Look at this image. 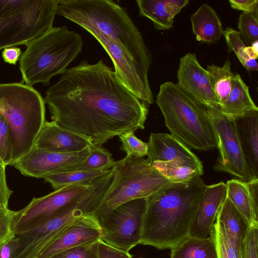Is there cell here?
<instances>
[{
  "instance_id": "1",
  "label": "cell",
  "mask_w": 258,
  "mask_h": 258,
  "mask_svg": "<svg viewBox=\"0 0 258 258\" xmlns=\"http://www.w3.org/2000/svg\"><path fill=\"white\" fill-rule=\"evenodd\" d=\"M52 121L101 146L128 131L145 128L147 105L102 60H82L67 69L44 98Z\"/></svg>"
},
{
  "instance_id": "2",
  "label": "cell",
  "mask_w": 258,
  "mask_h": 258,
  "mask_svg": "<svg viewBox=\"0 0 258 258\" xmlns=\"http://www.w3.org/2000/svg\"><path fill=\"white\" fill-rule=\"evenodd\" d=\"M206 185L200 177L171 183L146 198L140 244L171 249L189 236Z\"/></svg>"
},
{
  "instance_id": "3",
  "label": "cell",
  "mask_w": 258,
  "mask_h": 258,
  "mask_svg": "<svg viewBox=\"0 0 258 258\" xmlns=\"http://www.w3.org/2000/svg\"><path fill=\"white\" fill-rule=\"evenodd\" d=\"M56 15L117 43L136 60L150 69V53L126 11L112 0L59 1Z\"/></svg>"
},
{
  "instance_id": "4",
  "label": "cell",
  "mask_w": 258,
  "mask_h": 258,
  "mask_svg": "<svg viewBox=\"0 0 258 258\" xmlns=\"http://www.w3.org/2000/svg\"><path fill=\"white\" fill-rule=\"evenodd\" d=\"M170 135L189 149H218L214 127L206 107L183 91L177 84H162L156 96Z\"/></svg>"
},
{
  "instance_id": "5",
  "label": "cell",
  "mask_w": 258,
  "mask_h": 258,
  "mask_svg": "<svg viewBox=\"0 0 258 258\" xmlns=\"http://www.w3.org/2000/svg\"><path fill=\"white\" fill-rule=\"evenodd\" d=\"M81 36L66 26L54 27L31 41L21 54L19 69L23 82L32 86L49 85L50 79L62 74L81 52Z\"/></svg>"
},
{
  "instance_id": "6",
  "label": "cell",
  "mask_w": 258,
  "mask_h": 258,
  "mask_svg": "<svg viewBox=\"0 0 258 258\" xmlns=\"http://www.w3.org/2000/svg\"><path fill=\"white\" fill-rule=\"evenodd\" d=\"M44 98L33 87L22 83L0 84V114L12 137L13 165L33 148L45 120Z\"/></svg>"
},
{
  "instance_id": "7",
  "label": "cell",
  "mask_w": 258,
  "mask_h": 258,
  "mask_svg": "<svg viewBox=\"0 0 258 258\" xmlns=\"http://www.w3.org/2000/svg\"><path fill=\"white\" fill-rule=\"evenodd\" d=\"M59 1L0 0V51L24 45L53 27Z\"/></svg>"
},
{
  "instance_id": "8",
  "label": "cell",
  "mask_w": 258,
  "mask_h": 258,
  "mask_svg": "<svg viewBox=\"0 0 258 258\" xmlns=\"http://www.w3.org/2000/svg\"><path fill=\"white\" fill-rule=\"evenodd\" d=\"M113 182L94 213L98 220L119 205L146 198L173 182L163 176L148 159L126 156L115 161Z\"/></svg>"
},
{
  "instance_id": "9",
  "label": "cell",
  "mask_w": 258,
  "mask_h": 258,
  "mask_svg": "<svg viewBox=\"0 0 258 258\" xmlns=\"http://www.w3.org/2000/svg\"><path fill=\"white\" fill-rule=\"evenodd\" d=\"M107 191L102 182H96L76 204L57 214L38 227L16 236L19 239V246L12 258H36L41 250L74 220L84 215H93Z\"/></svg>"
},
{
  "instance_id": "10",
  "label": "cell",
  "mask_w": 258,
  "mask_h": 258,
  "mask_svg": "<svg viewBox=\"0 0 258 258\" xmlns=\"http://www.w3.org/2000/svg\"><path fill=\"white\" fill-rule=\"evenodd\" d=\"M91 185H66L43 197L34 198L22 209L13 211V234L16 236L32 230L57 214L71 207L81 200Z\"/></svg>"
},
{
  "instance_id": "11",
  "label": "cell",
  "mask_w": 258,
  "mask_h": 258,
  "mask_svg": "<svg viewBox=\"0 0 258 258\" xmlns=\"http://www.w3.org/2000/svg\"><path fill=\"white\" fill-rule=\"evenodd\" d=\"M147 199L125 202L98 219L101 239L106 243L127 251L140 244Z\"/></svg>"
},
{
  "instance_id": "12",
  "label": "cell",
  "mask_w": 258,
  "mask_h": 258,
  "mask_svg": "<svg viewBox=\"0 0 258 258\" xmlns=\"http://www.w3.org/2000/svg\"><path fill=\"white\" fill-rule=\"evenodd\" d=\"M215 133L219 155L214 165L215 171L228 173L238 179H253L243 153L235 120L216 107H206Z\"/></svg>"
},
{
  "instance_id": "13",
  "label": "cell",
  "mask_w": 258,
  "mask_h": 258,
  "mask_svg": "<svg viewBox=\"0 0 258 258\" xmlns=\"http://www.w3.org/2000/svg\"><path fill=\"white\" fill-rule=\"evenodd\" d=\"M102 45L111 59L114 72L119 81L148 106L154 102L150 87V69L136 60L117 43L102 35L91 34Z\"/></svg>"
},
{
  "instance_id": "14",
  "label": "cell",
  "mask_w": 258,
  "mask_h": 258,
  "mask_svg": "<svg viewBox=\"0 0 258 258\" xmlns=\"http://www.w3.org/2000/svg\"><path fill=\"white\" fill-rule=\"evenodd\" d=\"M89 153V147L77 152L61 153L48 152L33 146L13 165L25 176L43 178L58 172L67 166L83 161Z\"/></svg>"
},
{
  "instance_id": "15",
  "label": "cell",
  "mask_w": 258,
  "mask_h": 258,
  "mask_svg": "<svg viewBox=\"0 0 258 258\" xmlns=\"http://www.w3.org/2000/svg\"><path fill=\"white\" fill-rule=\"evenodd\" d=\"M102 233L98 220L93 214L82 215L69 223L37 255L49 258L67 249L97 239Z\"/></svg>"
},
{
  "instance_id": "16",
  "label": "cell",
  "mask_w": 258,
  "mask_h": 258,
  "mask_svg": "<svg viewBox=\"0 0 258 258\" xmlns=\"http://www.w3.org/2000/svg\"><path fill=\"white\" fill-rule=\"evenodd\" d=\"M177 85L197 102L207 107H218L206 69L200 64L196 55L188 52L180 59Z\"/></svg>"
},
{
  "instance_id": "17",
  "label": "cell",
  "mask_w": 258,
  "mask_h": 258,
  "mask_svg": "<svg viewBox=\"0 0 258 258\" xmlns=\"http://www.w3.org/2000/svg\"><path fill=\"white\" fill-rule=\"evenodd\" d=\"M147 156L151 164L155 161H174L190 167L201 176L204 174L200 159L190 149L169 134L151 133Z\"/></svg>"
},
{
  "instance_id": "18",
  "label": "cell",
  "mask_w": 258,
  "mask_h": 258,
  "mask_svg": "<svg viewBox=\"0 0 258 258\" xmlns=\"http://www.w3.org/2000/svg\"><path fill=\"white\" fill-rule=\"evenodd\" d=\"M226 198V185L223 181L206 185L199 201L189 236L206 238L210 235L219 210Z\"/></svg>"
},
{
  "instance_id": "19",
  "label": "cell",
  "mask_w": 258,
  "mask_h": 258,
  "mask_svg": "<svg viewBox=\"0 0 258 258\" xmlns=\"http://www.w3.org/2000/svg\"><path fill=\"white\" fill-rule=\"evenodd\" d=\"M92 144L88 138L46 120L34 146L48 152L68 153L81 151Z\"/></svg>"
},
{
  "instance_id": "20",
  "label": "cell",
  "mask_w": 258,
  "mask_h": 258,
  "mask_svg": "<svg viewBox=\"0 0 258 258\" xmlns=\"http://www.w3.org/2000/svg\"><path fill=\"white\" fill-rule=\"evenodd\" d=\"M243 153L253 179H258V111L235 119Z\"/></svg>"
},
{
  "instance_id": "21",
  "label": "cell",
  "mask_w": 258,
  "mask_h": 258,
  "mask_svg": "<svg viewBox=\"0 0 258 258\" xmlns=\"http://www.w3.org/2000/svg\"><path fill=\"white\" fill-rule=\"evenodd\" d=\"M192 31L198 41L215 43L221 38L223 29L216 12L207 4L201 5L190 16Z\"/></svg>"
},
{
  "instance_id": "22",
  "label": "cell",
  "mask_w": 258,
  "mask_h": 258,
  "mask_svg": "<svg viewBox=\"0 0 258 258\" xmlns=\"http://www.w3.org/2000/svg\"><path fill=\"white\" fill-rule=\"evenodd\" d=\"M218 108L223 114L234 120L249 112L258 111L250 97L248 86L239 74L235 75L229 96Z\"/></svg>"
},
{
  "instance_id": "23",
  "label": "cell",
  "mask_w": 258,
  "mask_h": 258,
  "mask_svg": "<svg viewBox=\"0 0 258 258\" xmlns=\"http://www.w3.org/2000/svg\"><path fill=\"white\" fill-rule=\"evenodd\" d=\"M226 197L232 202L249 225H258V212L254 209L246 181L238 179L227 180Z\"/></svg>"
},
{
  "instance_id": "24",
  "label": "cell",
  "mask_w": 258,
  "mask_h": 258,
  "mask_svg": "<svg viewBox=\"0 0 258 258\" xmlns=\"http://www.w3.org/2000/svg\"><path fill=\"white\" fill-rule=\"evenodd\" d=\"M228 236L241 245L248 224L232 202L226 197L218 213L217 219Z\"/></svg>"
},
{
  "instance_id": "25",
  "label": "cell",
  "mask_w": 258,
  "mask_h": 258,
  "mask_svg": "<svg viewBox=\"0 0 258 258\" xmlns=\"http://www.w3.org/2000/svg\"><path fill=\"white\" fill-rule=\"evenodd\" d=\"M170 258H217L212 238L189 236L171 249Z\"/></svg>"
},
{
  "instance_id": "26",
  "label": "cell",
  "mask_w": 258,
  "mask_h": 258,
  "mask_svg": "<svg viewBox=\"0 0 258 258\" xmlns=\"http://www.w3.org/2000/svg\"><path fill=\"white\" fill-rule=\"evenodd\" d=\"M231 66L227 59L222 67L212 64L208 66L206 69L218 107L226 100L232 89L235 75L231 71Z\"/></svg>"
},
{
  "instance_id": "27",
  "label": "cell",
  "mask_w": 258,
  "mask_h": 258,
  "mask_svg": "<svg viewBox=\"0 0 258 258\" xmlns=\"http://www.w3.org/2000/svg\"><path fill=\"white\" fill-rule=\"evenodd\" d=\"M89 148L90 153L85 160L67 166L58 172L108 170L113 167L115 161L112 157L111 153L108 150L93 144L89 146Z\"/></svg>"
},
{
  "instance_id": "28",
  "label": "cell",
  "mask_w": 258,
  "mask_h": 258,
  "mask_svg": "<svg viewBox=\"0 0 258 258\" xmlns=\"http://www.w3.org/2000/svg\"><path fill=\"white\" fill-rule=\"evenodd\" d=\"M111 169L58 172L47 175L43 179L55 190L68 185H91L109 173Z\"/></svg>"
},
{
  "instance_id": "29",
  "label": "cell",
  "mask_w": 258,
  "mask_h": 258,
  "mask_svg": "<svg viewBox=\"0 0 258 258\" xmlns=\"http://www.w3.org/2000/svg\"><path fill=\"white\" fill-rule=\"evenodd\" d=\"M139 15L150 20L156 29L165 30L173 27L174 18L166 11V0H137Z\"/></svg>"
},
{
  "instance_id": "30",
  "label": "cell",
  "mask_w": 258,
  "mask_h": 258,
  "mask_svg": "<svg viewBox=\"0 0 258 258\" xmlns=\"http://www.w3.org/2000/svg\"><path fill=\"white\" fill-rule=\"evenodd\" d=\"M210 236L215 244L217 258H241V245L237 244L228 236L217 220Z\"/></svg>"
},
{
  "instance_id": "31",
  "label": "cell",
  "mask_w": 258,
  "mask_h": 258,
  "mask_svg": "<svg viewBox=\"0 0 258 258\" xmlns=\"http://www.w3.org/2000/svg\"><path fill=\"white\" fill-rule=\"evenodd\" d=\"M163 176L173 182L189 181L201 175L189 166L174 161H155L151 164Z\"/></svg>"
},
{
  "instance_id": "32",
  "label": "cell",
  "mask_w": 258,
  "mask_h": 258,
  "mask_svg": "<svg viewBox=\"0 0 258 258\" xmlns=\"http://www.w3.org/2000/svg\"><path fill=\"white\" fill-rule=\"evenodd\" d=\"M223 35L226 40L229 52L234 51L243 66L248 71H256L258 69L256 59L251 58L246 53V46L242 40L239 32L227 27Z\"/></svg>"
},
{
  "instance_id": "33",
  "label": "cell",
  "mask_w": 258,
  "mask_h": 258,
  "mask_svg": "<svg viewBox=\"0 0 258 258\" xmlns=\"http://www.w3.org/2000/svg\"><path fill=\"white\" fill-rule=\"evenodd\" d=\"M257 15L242 12L239 17L238 27L242 40L248 44L258 40V19Z\"/></svg>"
},
{
  "instance_id": "34",
  "label": "cell",
  "mask_w": 258,
  "mask_h": 258,
  "mask_svg": "<svg viewBox=\"0 0 258 258\" xmlns=\"http://www.w3.org/2000/svg\"><path fill=\"white\" fill-rule=\"evenodd\" d=\"M121 143L120 149L126 154V156L143 158L147 155L148 143L138 139L134 131H128L119 135Z\"/></svg>"
},
{
  "instance_id": "35",
  "label": "cell",
  "mask_w": 258,
  "mask_h": 258,
  "mask_svg": "<svg viewBox=\"0 0 258 258\" xmlns=\"http://www.w3.org/2000/svg\"><path fill=\"white\" fill-rule=\"evenodd\" d=\"M97 239L59 252L49 258H98Z\"/></svg>"
},
{
  "instance_id": "36",
  "label": "cell",
  "mask_w": 258,
  "mask_h": 258,
  "mask_svg": "<svg viewBox=\"0 0 258 258\" xmlns=\"http://www.w3.org/2000/svg\"><path fill=\"white\" fill-rule=\"evenodd\" d=\"M12 158V137L8 123L0 114V161L5 166L10 165Z\"/></svg>"
},
{
  "instance_id": "37",
  "label": "cell",
  "mask_w": 258,
  "mask_h": 258,
  "mask_svg": "<svg viewBox=\"0 0 258 258\" xmlns=\"http://www.w3.org/2000/svg\"><path fill=\"white\" fill-rule=\"evenodd\" d=\"M258 225H249L241 244V258H258Z\"/></svg>"
},
{
  "instance_id": "38",
  "label": "cell",
  "mask_w": 258,
  "mask_h": 258,
  "mask_svg": "<svg viewBox=\"0 0 258 258\" xmlns=\"http://www.w3.org/2000/svg\"><path fill=\"white\" fill-rule=\"evenodd\" d=\"M13 211L0 209V243L14 236L12 230Z\"/></svg>"
},
{
  "instance_id": "39",
  "label": "cell",
  "mask_w": 258,
  "mask_h": 258,
  "mask_svg": "<svg viewBox=\"0 0 258 258\" xmlns=\"http://www.w3.org/2000/svg\"><path fill=\"white\" fill-rule=\"evenodd\" d=\"M98 258H133L128 252L112 246L102 240L98 245Z\"/></svg>"
},
{
  "instance_id": "40",
  "label": "cell",
  "mask_w": 258,
  "mask_h": 258,
  "mask_svg": "<svg viewBox=\"0 0 258 258\" xmlns=\"http://www.w3.org/2000/svg\"><path fill=\"white\" fill-rule=\"evenodd\" d=\"M6 166L0 161V209L8 208L9 199L13 193L7 185L6 177Z\"/></svg>"
},
{
  "instance_id": "41",
  "label": "cell",
  "mask_w": 258,
  "mask_h": 258,
  "mask_svg": "<svg viewBox=\"0 0 258 258\" xmlns=\"http://www.w3.org/2000/svg\"><path fill=\"white\" fill-rule=\"evenodd\" d=\"M229 2L233 9L252 13L258 16L257 0H229Z\"/></svg>"
},
{
  "instance_id": "42",
  "label": "cell",
  "mask_w": 258,
  "mask_h": 258,
  "mask_svg": "<svg viewBox=\"0 0 258 258\" xmlns=\"http://www.w3.org/2000/svg\"><path fill=\"white\" fill-rule=\"evenodd\" d=\"M19 246V239L13 236L0 243V258H12Z\"/></svg>"
},
{
  "instance_id": "43",
  "label": "cell",
  "mask_w": 258,
  "mask_h": 258,
  "mask_svg": "<svg viewBox=\"0 0 258 258\" xmlns=\"http://www.w3.org/2000/svg\"><path fill=\"white\" fill-rule=\"evenodd\" d=\"M2 55L5 62L15 65L21 55V49L16 46L7 47L3 49Z\"/></svg>"
},
{
  "instance_id": "44",
  "label": "cell",
  "mask_w": 258,
  "mask_h": 258,
  "mask_svg": "<svg viewBox=\"0 0 258 258\" xmlns=\"http://www.w3.org/2000/svg\"><path fill=\"white\" fill-rule=\"evenodd\" d=\"M188 2V0H166V10L173 18H174Z\"/></svg>"
},
{
  "instance_id": "45",
  "label": "cell",
  "mask_w": 258,
  "mask_h": 258,
  "mask_svg": "<svg viewBox=\"0 0 258 258\" xmlns=\"http://www.w3.org/2000/svg\"><path fill=\"white\" fill-rule=\"evenodd\" d=\"M245 51L247 54L251 58L256 59L258 56V44L256 41L250 44V46L246 47Z\"/></svg>"
},
{
  "instance_id": "46",
  "label": "cell",
  "mask_w": 258,
  "mask_h": 258,
  "mask_svg": "<svg viewBox=\"0 0 258 258\" xmlns=\"http://www.w3.org/2000/svg\"><path fill=\"white\" fill-rule=\"evenodd\" d=\"M141 258H143V257H141Z\"/></svg>"
}]
</instances>
